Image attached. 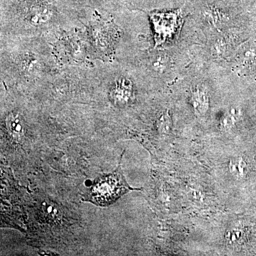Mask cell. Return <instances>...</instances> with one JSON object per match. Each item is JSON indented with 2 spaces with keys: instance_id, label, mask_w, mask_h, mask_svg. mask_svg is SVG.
<instances>
[{
  "instance_id": "obj_3",
  "label": "cell",
  "mask_w": 256,
  "mask_h": 256,
  "mask_svg": "<svg viewBox=\"0 0 256 256\" xmlns=\"http://www.w3.org/2000/svg\"><path fill=\"white\" fill-rule=\"evenodd\" d=\"M52 45L58 65H92L97 60L84 24L62 30L45 37Z\"/></svg>"
},
{
  "instance_id": "obj_5",
  "label": "cell",
  "mask_w": 256,
  "mask_h": 256,
  "mask_svg": "<svg viewBox=\"0 0 256 256\" xmlns=\"http://www.w3.org/2000/svg\"><path fill=\"white\" fill-rule=\"evenodd\" d=\"M152 24L154 48L168 41L178 30L180 22V12H156L150 14Z\"/></svg>"
},
{
  "instance_id": "obj_8",
  "label": "cell",
  "mask_w": 256,
  "mask_h": 256,
  "mask_svg": "<svg viewBox=\"0 0 256 256\" xmlns=\"http://www.w3.org/2000/svg\"><path fill=\"white\" fill-rule=\"evenodd\" d=\"M250 48H247L244 54V64L246 66L256 65V45H250Z\"/></svg>"
},
{
  "instance_id": "obj_4",
  "label": "cell",
  "mask_w": 256,
  "mask_h": 256,
  "mask_svg": "<svg viewBox=\"0 0 256 256\" xmlns=\"http://www.w3.org/2000/svg\"><path fill=\"white\" fill-rule=\"evenodd\" d=\"M133 190L140 188L129 186L122 173L120 162L118 168L112 174L104 175L96 180L85 200L98 206H110L120 197Z\"/></svg>"
},
{
  "instance_id": "obj_1",
  "label": "cell",
  "mask_w": 256,
  "mask_h": 256,
  "mask_svg": "<svg viewBox=\"0 0 256 256\" xmlns=\"http://www.w3.org/2000/svg\"><path fill=\"white\" fill-rule=\"evenodd\" d=\"M87 12L79 0H2L0 35L46 37L82 26Z\"/></svg>"
},
{
  "instance_id": "obj_2",
  "label": "cell",
  "mask_w": 256,
  "mask_h": 256,
  "mask_svg": "<svg viewBox=\"0 0 256 256\" xmlns=\"http://www.w3.org/2000/svg\"><path fill=\"white\" fill-rule=\"evenodd\" d=\"M60 68L44 36H0V77L5 87L32 92Z\"/></svg>"
},
{
  "instance_id": "obj_7",
  "label": "cell",
  "mask_w": 256,
  "mask_h": 256,
  "mask_svg": "<svg viewBox=\"0 0 256 256\" xmlns=\"http://www.w3.org/2000/svg\"><path fill=\"white\" fill-rule=\"evenodd\" d=\"M192 99L197 110H205L208 102V94L205 87L201 85L195 87L192 90Z\"/></svg>"
},
{
  "instance_id": "obj_6",
  "label": "cell",
  "mask_w": 256,
  "mask_h": 256,
  "mask_svg": "<svg viewBox=\"0 0 256 256\" xmlns=\"http://www.w3.org/2000/svg\"><path fill=\"white\" fill-rule=\"evenodd\" d=\"M5 131L12 139L20 142L26 138L28 132V124L26 114L18 107L8 109L2 116Z\"/></svg>"
}]
</instances>
